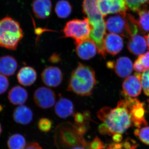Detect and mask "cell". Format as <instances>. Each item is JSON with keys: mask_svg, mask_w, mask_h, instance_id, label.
Segmentation results:
<instances>
[{"mask_svg": "<svg viewBox=\"0 0 149 149\" xmlns=\"http://www.w3.org/2000/svg\"><path fill=\"white\" fill-rule=\"evenodd\" d=\"M123 95L124 100L118 102L116 107H104L98 112V117L103 122L99 128L102 134H121L133 125L132 109L136 99Z\"/></svg>", "mask_w": 149, "mask_h": 149, "instance_id": "6da1fadb", "label": "cell"}, {"mask_svg": "<svg viewBox=\"0 0 149 149\" xmlns=\"http://www.w3.org/2000/svg\"><path fill=\"white\" fill-rule=\"evenodd\" d=\"M97 83L94 70L91 67L80 63L71 73L68 91L78 95L90 96Z\"/></svg>", "mask_w": 149, "mask_h": 149, "instance_id": "7a4b0ae2", "label": "cell"}, {"mask_svg": "<svg viewBox=\"0 0 149 149\" xmlns=\"http://www.w3.org/2000/svg\"><path fill=\"white\" fill-rule=\"evenodd\" d=\"M23 37L19 23L9 17L0 20V47L15 50Z\"/></svg>", "mask_w": 149, "mask_h": 149, "instance_id": "3957f363", "label": "cell"}, {"mask_svg": "<svg viewBox=\"0 0 149 149\" xmlns=\"http://www.w3.org/2000/svg\"><path fill=\"white\" fill-rule=\"evenodd\" d=\"M107 30L111 33L119 34L123 37L130 38L133 34L134 22L133 16L118 14L110 17L105 22Z\"/></svg>", "mask_w": 149, "mask_h": 149, "instance_id": "277c9868", "label": "cell"}, {"mask_svg": "<svg viewBox=\"0 0 149 149\" xmlns=\"http://www.w3.org/2000/svg\"><path fill=\"white\" fill-rule=\"evenodd\" d=\"M63 32L65 37L72 38L74 42L90 37L91 26L88 18L72 19L68 22L65 26Z\"/></svg>", "mask_w": 149, "mask_h": 149, "instance_id": "5b68a950", "label": "cell"}, {"mask_svg": "<svg viewBox=\"0 0 149 149\" xmlns=\"http://www.w3.org/2000/svg\"><path fill=\"white\" fill-rule=\"evenodd\" d=\"M91 26L90 37L95 43L98 53L103 58L106 55L104 40L106 35V27L104 17L101 16L89 19Z\"/></svg>", "mask_w": 149, "mask_h": 149, "instance_id": "8992f818", "label": "cell"}, {"mask_svg": "<svg viewBox=\"0 0 149 149\" xmlns=\"http://www.w3.org/2000/svg\"><path fill=\"white\" fill-rule=\"evenodd\" d=\"M100 10L105 17L109 14L126 15L128 8L125 0H98Z\"/></svg>", "mask_w": 149, "mask_h": 149, "instance_id": "52a82bcc", "label": "cell"}, {"mask_svg": "<svg viewBox=\"0 0 149 149\" xmlns=\"http://www.w3.org/2000/svg\"><path fill=\"white\" fill-rule=\"evenodd\" d=\"M33 98L37 106L43 109H47L54 105L56 97L54 92L50 88L41 87L35 91Z\"/></svg>", "mask_w": 149, "mask_h": 149, "instance_id": "ba28073f", "label": "cell"}, {"mask_svg": "<svg viewBox=\"0 0 149 149\" xmlns=\"http://www.w3.org/2000/svg\"><path fill=\"white\" fill-rule=\"evenodd\" d=\"M77 56L83 60H89L93 58L98 52L97 46L90 37L74 42Z\"/></svg>", "mask_w": 149, "mask_h": 149, "instance_id": "9c48e42d", "label": "cell"}, {"mask_svg": "<svg viewBox=\"0 0 149 149\" xmlns=\"http://www.w3.org/2000/svg\"><path fill=\"white\" fill-rule=\"evenodd\" d=\"M107 67L114 70L118 76L121 78L129 76L132 73L133 65L130 58L127 57H120L116 61H109L107 63Z\"/></svg>", "mask_w": 149, "mask_h": 149, "instance_id": "30bf717a", "label": "cell"}, {"mask_svg": "<svg viewBox=\"0 0 149 149\" xmlns=\"http://www.w3.org/2000/svg\"><path fill=\"white\" fill-rule=\"evenodd\" d=\"M140 75V73L137 72L126 77L123 83V94L130 97H135L141 94L142 86Z\"/></svg>", "mask_w": 149, "mask_h": 149, "instance_id": "8fae6325", "label": "cell"}, {"mask_svg": "<svg viewBox=\"0 0 149 149\" xmlns=\"http://www.w3.org/2000/svg\"><path fill=\"white\" fill-rule=\"evenodd\" d=\"M63 77L61 70L56 67H48L42 73V79L44 84L53 88L58 87L61 84Z\"/></svg>", "mask_w": 149, "mask_h": 149, "instance_id": "7c38bea8", "label": "cell"}, {"mask_svg": "<svg viewBox=\"0 0 149 149\" xmlns=\"http://www.w3.org/2000/svg\"><path fill=\"white\" fill-rule=\"evenodd\" d=\"M106 52L112 55H116L122 50L123 47L122 38L115 33L107 34L104 40Z\"/></svg>", "mask_w": 149, "mask_h": 149, "instance_id": "4fadbf2b", "label": "cell"}, {"mask_svg": "<svg viewBox=\"0 0 149 149\" xmlns=\"http://www.w3.org/2000/svg\"><path fill=\"white\" fill-rule=\"evenodd\" d=\"M138 33L133 34L129 38L127 46L131 53L140 56L144 53L148 46L145 37Z\"/></svg>", "mask_w": 149, "mask_h": 149, "instance_id": "5bb4252c", "label": "cell"}, {"mask_svg": "<svg viewBox=\"0 0 149 149\" xmlns=\"http://www.w3.org/2000/svg\"><path fill=\"white\" fill-rule=\"evenodd\" d=\"M17 77L21 85L30 86L37 80V73L35 70L31 67H23L18 71Z\"/></svg>", "mask_w": 149, "mask_h": 149, "instance_id": "9a60e30c", "label": "cell"}, {"mask_svg": "<svg viewBox=\"0 0 149 149\" xmlns=\"http://www.w3.org/2000/svg\"><path fill=\"white\" fill-rule=\"evenodd\" d=\"M32 9L38 18H47L52 12V2L50 0H35L32 3Z\"/></svg>", "mask_w": 149, "mask_h": 149, "instance_id": "2e32d148", "label": "cell"}, {"mask_svg": "<svg viewBox=\"0 0 149 149\" xmlns=\"http://www.w3.org/2000/svg\"><path fill=\"white\" fill-rule=\"evenodd\" d=\"M14 120L19 124L26 125L31 122L33 119V113L28 107L22 105L14 110L13 113Z\"/></svg>", "mask_w": 149, "mask_h": 149, "instance_id": "e0dca14e", "label": "cell"}, {"mask_svg": "<svg viewBox=\"0 0 149 149\" xmlns=\"http://www.w3.org/2000/svg\"><path fill=\"white\" fill-rule=\"evenodd\" d=\"M55 111L58 117L61 118H66L73 114L74 105L70 100L65 98L61 97L56 104Z\"/></svg>", "mask_w": 149, "mask_h": 149, "instance_id": "ac0fdd59", "label": "cell"}, {"mask_svg": "<svg viewBox=\"0 0 149 149\" xmlns=\"http://www.w3.org/2000/svg\"><path fill=\"white\" fill-rule=\"evenodd\" d=\"M17 62L12 56L6 55L0 57V73L6 76L13 75L17 68Z\"/></svg>", "mask_w": 149, "mask_h": 149, "instance_id": "d6986e66", "label": "cell"}, {"mask_svg": "<svg viewBox=\"0 0 149 149\" xmlns=\"http://www.w3.org/2000/svg\"><path fill=\"white\" fill-rule=\"evenodd\" d=\"M28 93L21 86L13 87L8 94V99L11 103L15 105H23L28 99Z\"/></svg>", "mask_w": 149, "mask_h": 149, "instance_id": "ffe728a7", "label": "cell"}, {"mask_svg": "<svg viewBox=\"0 0 149 149\" xmlns=\"http://www.w3.org/2000/svg\"><path fill=\"white\" fill-rule=\"evenodd\" d=\"M83 13L88 18L102 14L99 7L98 0H83Z\"/></svg>", "mask_w": 149, "mask_h": 149, "instance_id": "44dd1931", "label": "cell"}, {"mask_svg": "<svg viewBox=\"0 0 149 149\" xmlns=\"http://www.w3.org/2000/svg\"><path fill=\"white\" fill-rule=\"evenodd\" d=\"M139 20H137L139 31L141 34H146L149 32V10L146 8H142L138 12Z\"/></svg>", "mask_w": 149, "mask_h": 149, "instance_id": "7402d4cb", "label": "cell"}, {"mask_svg": "<svg viewBox=\"0 0 149 149\" xmlns=\"http://www.w3.org/2000/svg\"><path fill=\"white\" fill-rule=\"evenodd\" d=\"M72 6L68 1L60 0L56 4L55 12L60 18H65L70 15L72 12Z\"/></svg>", "mask_w": 149, "mask_h": 149, "instance_id": "603a6c76", "label": "cell"}, {"mask_svg": "<svg viewBox=\"0 0 149 149\" xmlns=\"http://www.w3.org/2000/svg\"><path fill=\"white\" fill-rule=\"evenodd\" d=\"M133 69L140 73L149 69V52L139 56L133 65Z\"/></svg>", "mask_w": 149, "mask_h": 149, "instance_id": "cb8c5ba5", "label": "cell"}, {"mask_svg": "<svg viewBox=\"0 0 149 149\" xmlns=\"http://www.w3.org/2000/svg\"><path fill=\"white\" fill-rule=\"evenodd\" d=\"M7 145L9 149H23L26 146V141L21 134L16 133L10 137Z\"/></svg>", "mask_w": 149, "mask_h": 149, "instance_id": "d4e9b609", "label": "cell"}, {"mask_svg": "<svg viewBox=\"0 0 149 149\" xmlns=\"http://www.w3.org/2000/svg\"><path fill=\"white\" fill-rule=\"evenodd\" d=\"M128 8L135 12H138L149 4V0H125Z\"/></svg>", "mask_w": 149, "mask_h": 149, "instance_id": "484cf974", "label": "cell"}, {"mask_svg": "<svg viewBox=\"0 0 149 149\" xmlns=\"http://www.w3.org/2000/svg\"><path fill=\"white\" fill-rule=\"evenodd\" d=\"M135 134L144 143L149 145V126L135 130Z\"/></svg>", "mask_w": 149, "mask_h": 149, "instance_id": "4316f807", "label": "cell"}, {"mask_svg": "<svg viewBox=\"0 0 149 149\" xmlns=\"http://www.w3.org/2000/svg\"><path fill=\"white\" fill-rule=\"evenodd\" d=\"M140 79L145 95L149 96V69L140 73Z\"/></svg>", "mask_w": 149, "mask_h": 149, "instance_id": "83f0119b", "label": "cell"}, {"mask_svg": "<svg viewBox=\"0 0 149 149\" xmlns=\"http://www.w3.org/2000/svg\"><path fill=\"white\" fill-rule=\"evenodd\" d=\"M38 128L41 131L47 132L51 130L52 127V123L48 118H41L38 122Z\"/></svg>", "mask_w": 149, "mask_h": 149, "instance_id": "f1b7e54d", "label": "cell"}, {"mask_svg": "<svg viewBox=\"0 0 149 149\" xmlns=\"http://www.w3.org/2000/svg\"><path fill=\"white\" fill-rule=\"evenodd\" d=\"M9 86L8 78L5 75L0 73V95L7 91Z\"/></svg>", "mask_w": 149, "mask_h": 149, "instance_id": "f546056e", "label": "cell"}, {"mask_svg": "<svg viewBox=\"0 0 149 149\" xmlns=\"http://www.w3.org/2000/svg\"><path fill=\"white\" fill-rule=\"evenodd\" d=\"M104 147L103 142L97 137L94 139L89 146V149H103Z\"/></svg>", "mask_w": 149, "mask_h": 149, "instance_id": "4dcf8cb0", "label": "cell"}, {"mask_svg": "<svg viewBox=\"0 0 149 149\" xmlns=\"http://www.w3.org/2000/svg\"><path fill=\"white\" fill-rule=\"evenodd\" d=\"M23 149H42L37 143H31L26 145Z\"/></svg>", "mask_w": 149, "mask_h": 149, "instance_id": "1f68e13d", "label": "cell"}, {"mask_svg": "<svg viewBox=\"0 0 149 149\" xmlns=\"http://www.w3.org/2000/svg\"><path fill=\"white\" fill-rule=\"evenodd\" d=\"M122 138L121 134H118V133L115 134L113 136V140L116 143H119L122 140Z\"/></svg>", "mask_w": 149, "mask_h": 149, "instance_id": "d6a6232c", "label": "cell"}, {"mask_svg": "<svg viewBox=\"0 0 149 149\" xmlns=\"http://www.w3.org/2000/svg\"><path fill=\"white\" fill-rule=\"evenodd\" d=\"M89 148V146H88L87 143H85L81 144L80 145H77L76 146L73 147L71 149H88Z\"/></svg>", "mask_w": 149, "mask_h": 149, "instance_id": "836d02e7", "label": "cell"}, {"mask_svg": "<svg viewBox=\"0 0 149 149\" xmlns=\"http://www.w3.org/2000/svg\"><path fill=\"white\" fill-rule=\"evenodd\" d=\"M60 61V58L56 54H54L50 58V61L52 62H58Z\"/></svg>", "mask_w": 149, "mask_h": 149, "instance_id": "e575fe53", "label": "cell"}, {"mask_svg": "<svg viewBox=\"0 0 149 149\" xmlns=\"http://www.w3.org/2000/svg\"><path fill=\"white\" fill-rule=\"evenodd\" d=\"M146 38V41L147 46L149 49V33L148 35L144 36Z\"/></svg>", "mask_w": 149, "mask_h": 149, "instance_id": "d590c367", "label": "cell"}, {"mask_svg": "<svg viewBox=\"0 0 149 149\" xmlns=\"http://www.w3.org/2000/svg\"><path fill=\"white\" fill-rule=\"evenodd\" d=\"M2 131V129L1 127V125H0V135H1V133Z\"/></svg>", "mask_w": 149, "mask_h": 149, "instance_id": "8d00e7d4", "label": "cell"}, {"mask_svg": "<svg viewBox=\"0 0 149 149\" xmlns=\"http://www.w3.org/2000/svg\"><path fill=\"white\" fill-rule=\"evenodd\" d=\"M111 149H120V148H111Z\"/></svg>", "mask_w": 149, "mask_h": 149, "instance_id": "74e56055", "label": "cell"}]
</instances>
